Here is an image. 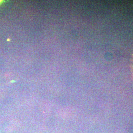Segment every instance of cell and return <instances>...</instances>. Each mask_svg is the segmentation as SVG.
I'll list each match as a JSON object with an SVG mask.
<instances>
[{
    "mask_svg": "<svg viewBox=\"0 0 133 133\" xmlns=\"http://www.w3.org/2000/svg\"><path fill=\"white\" fill-rule=\"evenodd\" d=\"M130 70H131V72L132 73V75L133 76V53L131 56V59H130Z\"/></svg>",
    "mask_w": 133,
    "mask_h": 133,
    "instance_id": "obj_1",
    "label": "cell"
}]
</instances>
